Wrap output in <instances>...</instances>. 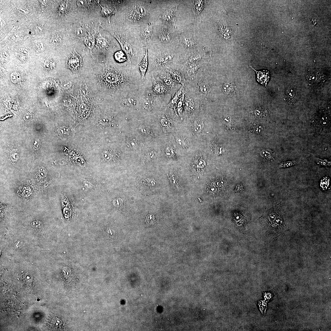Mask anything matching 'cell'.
<instances>
[{"instance_id": "6da1fadb", "label": "cell", "mask_w": 331, "mask_h": 331, "mask_svg": "<svg viewBox=\"0 0 331 331\" xmlns=\"http://www.w3.org/2000/svg\"><path fill=\"white\" fill-rule=\"evenodd\" d=\"M157 2L150 1H126L123 3L124 26L138 27L158 19L160 9Z\"/></svg>"}, {"instance_id": "7a4b0ae2", "label": "cell", "mask_w": 331, "mask_h": 331, "mask_svg": "<svg viewBox=\"0 0 331 331\" xmlns=\"http://www.w3.org/2000/svg\"><path fill=\"white\" fill-rule=\"evenodd\" d=\"M124 31L118 32L111 30L110 32L117 40L127 58L130 66L138 67L144 58L145 50L140 41L137 32V27L124 26Z\"/></svg>"}, {"instance_id": "3957f363", "label": "cell", "mask_w": 331, "mask_h": 331, "mask_svg": "<svg viewBox=\"0 0 331 331\" xmlns=\"http://www.w3.org/2000/svg\"><path fill=\"white\" fill-rule=\"evenodd\" d=\"M154 26V23L150 22L137 27L139 39L145 49L150 45Z\"/></svg>"}, {"instance_id": "277c9868", "label": "cell", "mask_w": 331, "mask_h": 331, "mask_svg": "<svg viewBox=\"0 0 331 331\" xmlns=\"http://www.w3.org/2000/svg\"><path fill=\"white\" fill-rule=\"evenodd\" d=\"M176 6H169L160 10L158 19L164 23L173 25L176 28Z\"/></svg>"}, {"instance_id": "5b68a950", "label": "cell", "mask_w": 331, "mask_h": 331, "mask_svg": "<svg viewBox=\"0 0 331 331\" xmlns=\"http://www.w3.org/2000/svg\"><path fill=\"white\" fill-rule=\"evenodd\" d=\"M82 63L81 55L76 51H74L69 58L68 66L73 72H77L81 68Z\"/></svg>"}, {"instance_id": "8992f818", "label": "cell", "mask_w": 331, "mask_h": 331, "mask_svg": "<svg viewBox=\"0 0 331 331\" xmlns=\"http://www.w3.org/2000/svg\"><path fill=\"white\" fill-rule=\"evenodd\" d=\"M325 113L317 114L315 118L314 125L316 128L320 130L329 127L330 126V119Z\"/></svg>"}, {"instance_id": "52a82bcc", "label": "cell", "mask_w": 331, "mask_h": 331, "mask_svg": "<svg viewBox=\"0 0 331 331\" xmlns=\"http://www.w3.org/2000/svg\"><path fill=\"white\" fill-rule=\"evenodd\" d=\"M149 66V60L148 49L145 50V53L143 59L138 65V68L140 72L141 79L143 82H145V75L148 70Z\"/></svg>"}, {"instance_id": "ba28073f", "label": "cell", "mask_w": 331, "mask_h": 331, "mask_svg": "<svg viewBox=\"0 0 331 331\" xmlns=\"http://www.w3.org/2000/svg\"><path fill=\"white\" fill-rule=\"evenodd\" d=\"M256 72L257 75V80L258 82L262 85L266 87L270 77L269 72L265 70L257 71L251 66H250Z\"/></svg>"}, {"instance_id": "9c48e42d", "label": "cell", "mask_w": 331, "mask_h": 331, "mask_svg": "<svg viewBox=\"0 0 331 331\" xmlns=\"http://www.w3.org/2000/svg\"><path fill=\"white\" fill-rule=\"evenodd\" d=\"M205 2L204 1H194L193 7L196 18L199 20L201 17L204 8Z\"/></svg>"}, {"instance_id": "30bf717a", "label": "cell", "mask_w": 331, "mask_h": 331, "mask_svg": "<svg viewBox=\"0 0 331 331\" xmlns=\"http://www.w3.org/2000/svg\"><path fill=\"white\" fill-rule=\"evenodd\" d=\"M219 31L221 37L225 40L231 37V31L227 23H221L219 27Z\"/></svg>"}, {"instance_id": "8fae6325", "label": "cell", "mask_w": 331, "mask_h": 331, "mask_svg": "<svg viewBox=\"0 0 331 331\" xmlns=\"http://www.w3.org/2000/svg\"><path fill=\"white\" fill-rule=\"evenodd\" d=\"M295 89L292 87L288 88L285 92V98L288 103L291 105L294 104L297 99Z\"/></svg>"}, {"instance_id": "7c38bea8", "label": "cell", "mask_w": 331, "mask_h": 331, "mask_svg": "<svg viewBox=\"0 0 331 331\" xmlns=\"http://www.w3.org/2000/svg\"><path fill=\"white\" fill-rule=\"evenodd\" d=\"M100 5L102 8L101 14L102 17L107 19L108 23L111 25V18L112 16L115 13L116 10L113 8L109 6L103 7L101 5Z\"/></svg>"}, {"instance_id": "4fadbf2b", "label": "cell", "mask_w": 331, "mask_h": 331, "mask_svg": "<svg viewBox=\"0 0 331 331\" xmlns=\"http://www.w3.org/2000/svg\"><path fill=\"white\" fill-rule=\"evenodd\" d=\"M48 326L53 329H58L61 328L63 324L62 322L59 318L51 317L47 320Z\"/></svg>"}, {"instance_id": "5bb4252c", "label": "cell", "mask_w": 331, "mask_h": 331, "mask_svg": "<svg viewBox=\"0 0 331 331\" xmlns=\"http://www.w3.org/2000/svg\"><path fill=\"white\" fill-rule=\"evenodd\" d=\"M182 42L186 48L191 49L195 48L197 46L196 41L191 36H186L183 37Z\"/></svg>"}, {"instance_id": "9a60e30c", "label": "cell", "mask_w": 331, "mask_h": 331, "mask_svg": "<svg viewBox=\"0 0 331 331\" xmlns=\"http://www.w3.org/2000/svg\"><path fill=\"white\" fill-rule=\"evenodd\" d=\"M96 43L98 46L102 48L108 50L110 47V42L107 39L99 35L96 39Z\"/></svg>"}, {"instance_id": "2e32d148", "label": "cell", "mask_w": 331, "mask_h": 331, "mask_svg": "<svg viewBox=\"0 0 331 331\" xmlns=\"http://www.w3.org/2000/svg\"><path fill=\"white\" fill-rule=\"evenodd\" d=\"M114 57L115 60L118 63H123L125 62L127 63L126 55L122 50L116 52L114 55Z\"/></svg>"}, {"instance_id": "e0dca14e", "label": "cell", "mask_w": 331, "mask_h": 331, "mask_svg": "<svg viewBox=\"0 0 331 331\" xmlns=\"http://www.w3.org/2000/svg\"><path fill=\"white\" fill-rule=\"evenodd\" d=\"M69 4L68 2H65L62 3L58 8L59 13L60 17H63L68 12L69 10Z\"/></svg>"}, {"instance_id": "ac0fdd59", "label": "cell", "mask_w": 331, "mask_h": 331, "mask_svg": "<svg viewBox=\"0 0 331 331\" xmlns=\"http://www.w3.org/2000/svg\"><path fill=\"white\" fill-rule=\"evenodd\" d=\"M260 155L262 158L267 160H271L274 157L273 152L270 149L262 150L260 152Z\"/></svg>"}, {"instance_id": "d6986e66", "label": "cell", "mask_w": 331, "mask_h": 331, "mask_svg": "<svg viewBox=\"0 0 331 331\" xmlns=\"http://www.w3.org/2000/svg\"><path fill=\"white\" fill-rule=\"evenodd\" d=\"M84 42L87 47L92 50L93 48L95 45L94 36H92V35L87 36L85 39Z\"/></svg>"}, {"instance_id": "ffe728a7", "label": "cell", "mask_w": 331, "mask_h": 331, "mask_svg": "<svg viewBox=\"0 0 331 331\" xmlns=\"http://www.w3.org/2000/svg\"><path fill=\"white\" fill-rule=\"evenodd\" d=\"M297 163V161L295 160L283 161L280 164L279 167L280 168H287L294 166Z\"/></svg>"}, {"instance_id": "44dd1931", "label": "cell", "mask_w": 331, "mask_h": 331, "mask_svg": "<svg viewBox=\"0 0 331 331\" xmlns=\"http://www.w3.org/2000/svg\"><path fill=\"white\" fill-rule=\"evenodd\" d=\"M329 178L327 176L323 177L321 180L320 183V186L322 190H326L329 185Z\"/></svg>"}, {"instance_id": "7402d4cb", "label": "cell", "mask_w": 331, "mask_h": 331, "mask_svg": "<svg viewBox=\"0 0 331 331\" xmlns=\"http://www.w3.org/2000/svg\"><path fill=\"white\" fill-rule=\"evenodd\" d=\"M315 160L317 164L320 166L325 167H329L331 166V162L328 160L316 158Z\"/></svg>"}, {"instance_id": "603a6c76", "label": "cell", "mask_w": 331, "mask_h": 331, "mask_svg": "<svg viewBox=\"0 0 331 331\" xmlns=\"http://www.w3.org/2000/svg\"><path fill=\"white\" fill-rule=\"evenodd\" d=\"M203 127L202 122L200 120H197L195 121L194 124V130L195 131L199 132L200 131Z\"/></svg>"}, {"instance_id": "cb8c5ba5", "label": "cell", "mask_w": 331, "mask_h": 331, "mask_svg": "<svg viewBox=\"0 0 331 331\" xmlns=\"http://www.w3.org/2000/svg\"><path fill=\"white\" fill-rule=\"evenodd\" d=\"M87 32L86 28L84 27H80L75 31L76 34L80 36H82L85 35Z\"/></svg>"}, {"instance_id": "d4e9b609", "label": "cell", "mask_w": 331, "mask_h": 331, "mask_svg": "<svg viewBox=\"0 0 331 331\" xmlns=\"http://www.w3.org/2000/svg\"><path fill=\"white\" fill-rule=\"evenodd\" d=\"M31 225L33 228L36 229H39L42 228L43 224L42 222L39 220L34 221L32 223Z\"/></svg>"}, {"instance_id": "484cf974", "label": "cell", "mask_w": 331, "mask_h": 331, "mask_svg": "<svg viewBox=\"0 0 331 331\" xmlns=\"http://www.w3.org/2000/svg\"><path fill=\"white\" fill-rule=\"evenodd\" d=\"M61 37L58 34H55L53 37L52 43L55 45H58L61 43Z\"/></svg>"}, {"instance_id": "4316f807", "label": "cell", "mask_w": 331, "mask_h": 331, "mask_svg": "<svg viewBox=\"0 0 331 331\" xmlns=\"http://www.w3.org/2000/svg\"><path fill=\"white\" fill-rule=\"evenodd\" d=\"M230 85L228 84H226L224 85L223 87V91L224 93L226 94H228L230 92H231L232 89Z\"/></svg>"}, {"instance_id": "83f0119b", "label": "cell", "mask_w": 331, "mask_h": 331, "mask_svg": "<svg viewBox=\"0 0 331 331\" xmlns=\"http://www.w3.org/2000/svg\"><path fill=\"white\" fill-rule=\"evenodd\" d=\"M58 132L60 135H63L67 134L69 132V130L66 127H62L58 129Z\"/></svg>"}, {"instance_id": "f1b7e54d", "label": "cell", "mask_w": 331, "mask_h": 331, "mask_svg": "<svg viewBox=\"0 0 331 331\" xmlns=\"http://www.w3.org/2000/svg\"><path fill=\"white\" fill-rule=\"evenodd\" d=\"M178 142L182 146H186L188 143L186 139L183 138H179L177 139Z\"/></svg>"}, {"instance_id": "f546056e", "label": "cell", "mask_w": 331, "mask_h": 331, "mask_svg": "<svg viewBox=\"0 0 331 331\" xmlns=\"http://www.w3.org/2000/svg\"><path fill=\"white\" fill-rule=\"evenodd\" d=\"M33 144V146L36 150L39 149L40 148L41 143L39 139H36L34 141Z\"/></svg>"}, {"instance_id": "4dcf8cb0", "label": "cell", "mask_w": 331, "mask_h": 331, "mask_svg": "<svg viewBox=\"0 0 331 331\" xmlns=\"http://www.w3.org/2000/svg\"><path fill=\"white\" fill-rule=\"evenodd\" d=\"M201 90L202 92H206L208 91L207 86L204 83L201 85Z\"/></svg>"}, {"instance_id": "1f68e13d", "label": "cell", "mask_w": 331, "mask_h": 331, "mask_svg": "<svg viewBox=\"0 0 331 331\" xmlns=\"http://www.w3.org/2000/svg\"><path fill=\"white\" fill-rule=\"evenodd\" d=\"M46 171L45 169L43 167L40 168L39 169V173L41 176H43L46 174Z\"/></svg>"}, {"instance_id": "d6a6232c", "label": "cell", "mask_w": 331, "mask_h": 331, "mask_svg": "<svg viewBox=\"0 0 331 331\" xmlns=\"http://www.w3.org/2000/svg\"><path fill=\"white\" fill-rule=\"evenodd\" d=\"M37 47L39 50H43L44 48L43 44L41 43H38L37 44Z\"/></svg>"}, {"instance_id": "836d02e7", "label": "cell", "mask_w": 331, "mask_h": 331, "mask_svg": "<svg viewBox=\"0 0 331 331\" xmlns=\"http://www.w3.org/2000/svg\"><path fill=\"white\" fill-rule=\"evenodd\" d=\"M275 217V215L274 214H271L270 215L269 219H273Z\"/></svg>"}]
</instances>
